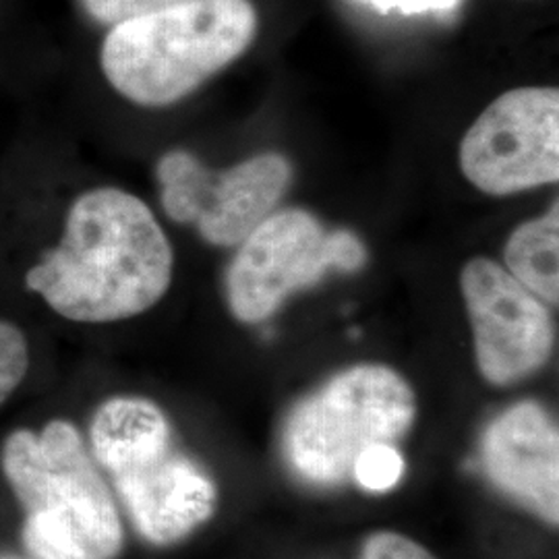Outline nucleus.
Instances as JSON below:
<instances>
[{"instance_id":"obj_8","label":"nucleus","mask_w":559,"mask_h":559,"mask_svg":"<svg viewBox=\"0 0 559 559\" xmlns=\"http://www.w3.org/2000/svg\"><path fill=\"white\" fill-rule=\"evenodd\" d=\"M460 290L485 381L512 385L549 360L556 330L547 305L498 261H468L460 272Z\"/></svg>"},{"instance_id":"obj_4","label":"nucleus","mask_w":559,"mask_h":559,"mask_svg":"<svg viewBox=\"0 0 559 559\" xmlns=\"http://www.w3.org/2000/svg\"><path fill=\"white\" fill-rule=\"evenodd\" d=\"M417 417L411 383L388 365H355L299 402L284 429V450L300 477L338 485L362 450L400 440Z\"/></svg>"},{"instance_id":"obj_13","label":"nucleus","mask_w":559,"mask_h":559,"mask_svg":"<svg viewBox=\"0 0 559 559\" xmlns=\"http://www.w3.org/2000/svg\"><path fill=\"white\" fill-rule=\"evenodd\" d=\"M32 369V346L20 323L0 318V406L11 399Z\"/></svg>"},{"instance_id":"obj_6","label":"nucleus","mask_w":559,"mask_h":559,"mask_svg":"<svg viewBox=\"0 0 559 559\" xmlns=\"http://www.w3.org/2000/svg\"><path fill=\"white\" fill-rule=\"evenodd\" d=\"M156 185L164 216L193 226L214 247H239L278 205L293 166L265 152L233 168L212 170L189 150H170L156 162Z\"/></svg>"},{"instance_id":"obj_10","label":"nucleus","mask_w":559,"mask_h":559,"mask_svg":"<svg viewBox=\"0 0 559 559\" xmlns=\"http://www.w3.org/2000/svg\"><path fill=\"white\" fill-rule=\"evenodd\" d=\"M480 462L503 493L558 524L559 431L539 402H519L487 427Z\"/></svg>"},{"instance_id":"obj_2","label":"nucleus","mask_w":559,"mask_h":559,"mask_svg":"<svg viewBox=\"0 0 559 559\" xmlns=\"http://www.w3.org/2000/svg\"><path fill=\"white\" fill-rule=\"evenodd\" d=\"M255 34L251 0H179L108 27L102 78L122 100L168 108L239 59Z\"/></svg>"},{"instance_id":"obj_16","label":"nucleus","mask_w":559,"mask_h":559,"mask_svg":"<svg viewBox=\"0 0 559 559\" xmlns=\"http://www.w3.org/2000/svg\"><path fill=\"white\" fill-rule=\"evenodd\" d=\"M360 559H438L419 540L394 531L373 533L365 540Z\"/></svg>"},{"instance_id":"obj_12","label":"nucleus","mask_w":559,"mask_h":559,"mask_svg":"<svg viewBox=\"0 0 559 559\" xmlns=\"http://www.w3.org/2000/svg\"><path fill=\"white\" fill-rule=\"evenodd\" d=\"M503 267L545 305L559 302L558 201L537 218L524 222L503 247Z\"/></svg>"},{"instance_id":"obj_11","label":"nucleus","mask_w":559,"mask_h":559,"mask_svg":"<svg viewBox=\"0 0 559 559\" xmlns=\"http://www.w3.org/2000/svg\"><path fill=\"white\" fill-rule=\"evenodd\" d=\"M96 462L108 475L160 452L173 443V427L164 411L141 396H115L96 411L90 425Z\"/></svg>"},{"instance_id":"obj_7","label":"nucleus","mask_w":559,"mask_h":559,"mask_svg":"<svg viewBox=\"0 0 559 559\" xmlns=\"http://www.w3.org/2000/svg\"><path fill=\"white\" fill-rule=\"evenodd\" d=\"M460 168L498 198L558 182V90L519 87L491 102L462 138Z\"/></svg>"},{"instance_id":"obj_17","label":"nucleus","mask_w":559,"mask_h":559,"mask_svg":"<svg viewBox=\"0 0 559 559\" xmlns=\"http://www.w3.org/2000/svg\"><path fill=\"white\" fill-rule=\"evenodd\" d=\"M373 4L380 13L399 11L402 15H419L436 11H452L459 7L460 0H365Z\"/></svg>"},{"instance_id":"obj_1","label":"nucleus","mask_w":559,"mask_h":559,"mask_svg":"<svg viewBox=\"0 0 559 559\" xmlns=\"http://www.w3.org/2000/svg\"><path fill=\"white\" fill-rule=\"evenodd\" d=\"M4 261L23 290L71 323H117L147 313L175 278V249L152 205L117 185H90L20 205Z\"/></svg>"},{"instance_id":"obj_3","label":"nucleus","mask_w":559,"mask_h":559,"mask_svg":"<svg viewBox=\"0 0 559 559\" xmlns=\"http://www.w3.org/2000/svg\"><path fill=\"white\" fill-rule=\"evenodd\" d=\"M4 479L25 510L23 543L38 559H115L122 547L117 501L80 429L55 419L17 429L0 452Z\"/></svg>"},{"instance_id":"obj_15","label":"nucleus","mask_w":559,"mask_h":559,"mask_svg":"<svg viewBox=\"0 0 559 559\" xmlns=\"http://www.w3.org/2000/svg\"><path fill=\"white\" fill-rule=\"evenodd\" d=\"M175 2L179 0H80L83 13L104 27L119 25L122 21L138 20Z\"/></svg>"},{"instance_id":"obj_14","label":"nucleus","mask_w":559,"mask_h":559,"mask_svg":"<svg viewBox=\"0 0 559 559\" xmlns=\"http://www.w3.org/2000/svg\"><path fill=\"white\" fill-rule=\"evenodd\" d=\"M404 473V459L394 443H376L362 450L355 464L353 477L367 491H388L399 485Z\"/></svg>"},{"instance_id":"obj_5","label":"nucleus","mask_w":559,"mask_h":559,"mask_svg":"<svg viewBox=\"0 0 559 559\" xmlns=\"http://www.w3.org/2000/svg\"><path fill=\"white\" fill-rule=\"evenodd\" d=\"M367 263L362 240L350 230H325L307 210L270 214L242 240L226 272L230 313L242 323L272 318L282 302L328 272H357Z\"/></svg>"},{"instance_id":"obj_9","label":"nucleus","mask_w":559,"mask_h":559,"mask_svg":"<svg viewBox=\"0 0 559 559\" xmlns=\"http://www.w3.org/2000/svg\"><path fill=\"white\" fill-rule=\"evenodd\" d=\"M110 477L129 519L154 545L185 539L212 519L218 503L216 483L175 443Z\"/></svg>"}]
</instances>
